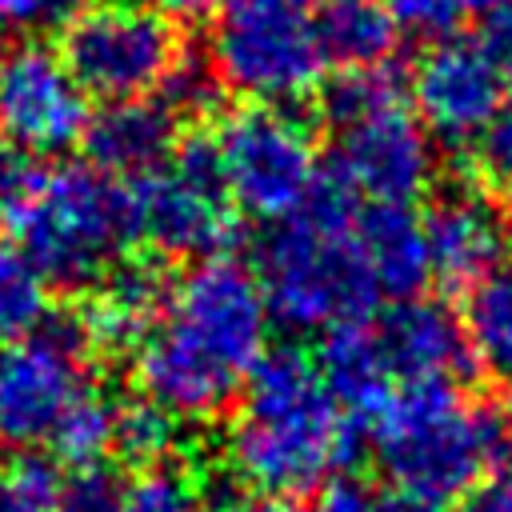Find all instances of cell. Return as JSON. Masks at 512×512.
Instances as JSON below:
<instances>
[{"mask_svg":"<svg viewBox=\"0 0 512 512\" xmlns=\"http://www.w3.org/2000/svg\"><path fill=\"white\" fill-rule=\"evenodd\" d=\"M224 452L256 496L292 500L336 480L356 452V424L308 352L272 348L240 392Z\"/></svg>","mask_w":512,"mask_h":512,"instance_id":"obj_2","label":"cell"},{"mask_svg":"<svg viewBox=\"0 0 512 512\" xmlns=\"http://www.w3.org/2000/svg\"><path fill=\"white\" fill-rule=\"evenodd\" d=\"M148 4L168 20H204L224 8V0H148Z\"/></svg>","mask_w":512,"mask_h":512,"instance_id":"obj_35","label":"cell"},{"mask_svg":"<svg viewBox=\"0 0 512 512\" xmlns=\"http://www.w3.org/2000/svg\"><path fill=\"white\" fill-rule=\"evenodd\" d=\"M384 8L392 16L396 32H404L412 40H428V44L452 40V28L464 16L460 0H388Z\"/></svg>","mask_w":512,"mask_h":512,"instance_id":"obj_28","label":"cell"},{"mask_svg":"<svg viewBox=\"0 0 512 512\" xmlns=\"http://www.w3.org/2000/svg\"><path fill=\"white\" fill-rule=\"evenodd\" d=\"M392 104H404V80L380 64V68H352L340 72L328 88H324V116L328 124L340 132L364 116H376Z\"/></svg>","mask_w":512,"mask_h":512,"instance_id":"obj_25","label":"cell"},{"mask_svg":"<svg viewBox=\"0 0 512 512\" xmlns=\"http://www.w3.org/2000/svg\"><path fill=\"white\" fill-rule=\"evenodd\" d=\"M208 68L252 104L288 108L304 100L324 76L312 0H224Z\"/></svg>","mask_w":512,"mask_h":512,"instance_id":"obj_6","label":"cell"},{"mask_svg":"<svg viewBox=\"0 0 512 512\" xmlns=\"http://www.w3.org/2000/svg\"><path fill=\"white\" fill-rule=\"evenodd\" d=\"M476 48L484 52V60L496 68L500 84L512 88V4L484 16L480 24V36H476Z\"/></svg>","mask_w":512,"mask_h":512,"instance_id":"obj_32","label":"cell"},{"mask_svg":"<svg viewBox=\"0 0 512 512\" xmlns=\"http://www.w3.org/2000/svg\"><path fill=\"white\" fill-rule=\"evenodd\" d=\"M508 232H512V216H508Z\"/></svg>","mask_w":512,"mask_h":512,"instance_id":"obj_42","label":"cell"},{"mask_svg":"<svg viewBox=\"0 0 512 512\" xmlns=\"http://www.w3.org/2000/svg\"><path fill=\"white\" fill-rule=\"evenodd\" d=\"M84 144L96 172L112 180L124 176L128 184L144 180L164 168L176 152V112L152 96L116 100L88 120Z\"/></svg>","mask_w":512,"mask_h":512,"instance_id":"obj_16","label":"cell"},{"mask_svg":"<svg viewBox=\"0 0 512 512\" xmlns=\"http://www.w3.org/2000/svg\"><path fill=\"white\" fill-rule=\"evenodd\" d=\"M216 160L232 208L280 224L320 188V152L312 128L276 104H248L216 132Z\"/></svg>","mask_w":512,"mask_h":512,"instance_id":"obj_7","label":"cell"},{"mask_svg":"<svg viewBox=\"0 0 512 512\" xmlns=\"http://www.w3.org/2000/svg\"><path fill=\"white\" fill-rule=\"evenodd\" d=\"M508 4H512V0H460L464 12H480V16H492V12L508 8Z\"/></svg>","mask_w":512,"mask_h":512,"instance_id":"obj_39","label":"cell"},{"mask_svg":"<svg viewBox=\"0 0 512 512\" xmlns=\"http://www.w3.org/2000/svg\"><path fill=\"white\" fill-rule=\"evenodd\" d=\"M168 288L172 284L152 260H120L88 292V308L80 320L84 340L104 352H136L160 320Z\"/></svg>","mask_w":512,"mask_h":512,"instance_id":"obj_17","label":"cell"},{"mask_svg":"<svg viewBox=\"0 0 512 512\" xmlns=\"http://www.w3.org/2000/svg\"><path fill=\"white\" fill-rule=\"evenodd\" d=\"M416 120L444 144H472L504 108V84L472 40L432 44L412 72Z\"/></svg>","mask_w":512,"mask_h":512,"instance_id":"obj_13","label":"cell"},{"mask_svg":"<svg viewBox=\"0 0 512 512\" xmlns=\"http://www.w3.org/2000/svg\"><path fill=\"white\" fill-rule=\"evenodd\" d=\"M60 476L48 460L20 456L0 464V512H56Z\"/></svg>","mask_w":512,"mask_h":512,"instance_id":"obj_26","label":"cell"},{"mask_svg":"<svg viewBox=\"0 0 512 512\" xmlns=\"http://www.w3.org/2000/svg\"><path fill=\"white\" fill-rule=\"evenodd\" d=\"M356 244L380 296L416 300L432 280L424 224L400 204H372L356 212Z\"/></svg>","mask_w":512,"mask_h":512,"instance_id":"obj_18","label":"cell"},{"mask_svg":"<svg viewBox=\"0 0 512 512\" xmlns=\"http://www.w3.org/2000/svg\"><path fill=\"white\" fill-rule=\"evenodd\" d=\"M216 512H296L284 500H268V496H248V500H224Z\"/></svg>","mask_w":512,"mask_h":512,"instance_id":"obj_36","label":"cell"},{"mask_svg":"<svg viewBox=\"0 0 512 512\" xmlns=\"http://www.w3.org/2000/svg\"><path fill=\"white\" fill-rule=\"evenodd\" d=\"M52 284L16 240L0 236V348L48 324Z\"/></svg>","mask_w":512,"mask_h":512,"instance_id":"obj_22","label":"cell"},{"mask_svg":"<svg viewBox=\"0 0 512 512\" xmlns=\"http://www.w3.org/2000/svg\"><path fill=\"white\" fill-rule=\"evenodd\" d=\"M256 280L272 320L292 332H332L372 312L380 292L356 244L352 192L336 176L260 240Z\"/></svg>","mask_w":512,"mask_h":512,"instance_id":"obj_3","label":"cell"},{"mask_svg":"<svg viewBox=\"0 0 512 512\" xmlns=\"http://www.w3.org/2000/svg\"><path fill=\"white\" fill-rule=\"evenodd\" d=\"M268 328L256 272L228 256L200 260L168 288L160 320L132 352L136 388L184 424L212 420L264 360Z\"/></svg>","mask_w":512,"mask_h":512,"instance_id":"obj_1","label":"cell"},{"mask_svg":"<svg viewBox=\"0 0 512 512\" xmlns=\"http://www.w3.org/2000/svg\"><path fill=\"white\" fill-rule=\"evenodd\" d=\"M500 448V428L452 380L408 384L372 420V456L380 472L420 500L464 496Z\"/></svg>","mask_w":512,"mask_h":512,"instance_id":"obj_5","label":"cell"},{"mask_svg":"<svg viewBox=\"0 0 512 512\" xmlns=\"http://www.w3.org/2000/svg\"><path fill=\"white\" fill-rule=\"evenodd\" d=\"M316 368L348 416L376 420L384 412V404L396 396V380H392V372L376 348L372 324H364V320H352V324L324 332Z\"/></svg>","mask_w":512,"mask_h":512,"instance_id":"obj_19","label":"cell"},{"mask_svg":"<svg viewBox=\"0 0 512 512\" xmlns=\"http://www.w3.org/2000/svg\"><path fill=\"white\" fill-rule=\"evenodd\" d=\"M92 392L88 340L80 324H40L0 348V440L40 448Z\"/></svg>","mask_w":512,"mask_h":512,"instance_id":"obj_10","label":"cell"},{"mask_svg":"<svg viewBox=\"0 0 512 512\" xmlns=\"http://www.w3.org/2000/svg\"><path fill=\"white\" fill-rule=\"evenodd\" d=\"M336 180L352 196H368L372 204L408 208L428 192L436 176V148L428 128L404 108L392 104L376 116H364L336 132Z\"/></svg>","mask_w":512,"mask_h":512,"instance_id":"obj_12","label":"cell"},{"mask_svg":"<svg viewBox=\"0 0 512 512\" xmlns=\"http://www.w3.org/2000/svg\"><path fill=\"white\" fill-rule=\"evenodd\" d=\"M380 512H440V504L420 500V496H404V492H396L392 500H384V504H380Z\"/></svg>","mask_w":512,"mask_h":512,"instance_id":"obj_37","label":"cell"},{"mask_svg":"<svg viewBox=\"0 0 512 512\" xmlns=\"http://www.w3.org/2000/svg\"><path fill=\"white\" fill-rule=\"evenodd\" d=\"M128 208L132 236L172 260H212L236 232L212 140H184L164 168L132 180Z\"/></svg>","mask_w":512,"mask_h":512,"instance_id":"obj_9","label":"cell"},{"mask_svg":"<svg viewBox=\"0 0 512 512\" xmlns=\"http://www.w3.org/2000/svg\"><path fill=\"white\" fill-rule=\"evenodd\" d=\"M316 40L324 64H340V72H352L388 64L400 32L388 8L376 0H328L316 12Z\"/></svg>","mask_w":512,"mask_h":512,"instance_id":"obj_20","label":"cell"},{"mask_svg":"<svg viewBox=\"0 0 512 512\" xmlns=\"http://www.w3.org/2000/svg\"><path fill=\"white\" fill-rule=\"evenodd\" d=\"M496 428H500V440H504V444H508V452H512V384H508V392H504V400H500Z\"/></svg>","mask_w":512,"mask_h":512,"instance_id":"obj_38","label":"cell"},{"mask_svg":"<svg viewBox=\"0 0 512 512\" xmlns=\"http://www.w3.org/2000/svg\"><path fill=\"white\" fill-rule=\"evenodd\" d=\"M456 512H512V468L484 472L456 504Z\"/></svg>","mask_w":512,"mask_h":512,"instance_id":"obj_33","label":"cell"},{"mask_svg":"<svg viewBox=\"0 0 512 512\" xmlns=\"http://www.w3.org/2000/svg\"><path fill=\"white\" fill-rule=\"evenodd\" d=\"M372 336H376V348H380L396 388L452 380L468 360L460 320L444 304L424 300V296L396 300L372 324Z\"/></svg>","mask_w":512,"mask_h":512,"instance_id":"obj_14","label":"cell"},{"mask_svg":"<svg viewBox=\"0 0 512 512\" xmlns=\"http://www.w3.org/2000/svg\"><path fill=\"white\" fill-rule=\"evenodd\" d=\"M12 240L60 288H92L132 240L128 184L92 164L16 168L0 192Z\"/></svg>","mask_w":512,"mask_h":512,"instance_id":"obj_4","label":"cell"},{"mask_svg":"<svg viewBox=\"0 0 512 512\" xmlns=\"http://www.w3.org/2000/svg\"><path fill=\"white\" fill-rule=\"evenodd\" d=\"M0 56H4V24H0Z\"/></svg>","mask_w":512,"mask_h":512,"instance_id":"obj_41","label":"cell"},{"mask_svg":"<svg viewBox=\"0 0 512 512\" xmlns=\"http://www.w3.org/2000/svg\"><path fill=\"white\" fill-rule=\"evenodd\" d=\"M88 92L48 44H16L0 56V132L32 156H60L88 132Z\"/></svg>","mask_w":512,"mask_h":512,"instance_id":"obj_11","label":"cell"},{"mask_svg":"<svg viewBox=\"0 0 512 512\" xmlns=\"http://www.w3.org/2000/svg\"><path fill=\"white\" fill-rule=\"evenodd\" d=\"M112 436H116V404L100 388H92L60 420V428L48 440V448L72 468H92L112 452Z\"/></svg>","mask_w":512,"mask_h":512,"instance_id":"obj_24","label":"cell"},{"mask_svg":"<svg viewBox=\"0 0 512 512\" xmlns=\"http://www.w3.org/2000/svg\"><path fill=\"white\" fill-rule=\"evenodd\" d=\"M80 8L84 0H0V24L36 32L48 24H68Z\"/></svg>","mask_w":512,"mask_h":512,"instance_id":"obj_31","label":"cell"},{"mask_svg":"<svg viewBox=\"0 0 512 512\" xmlns=\"http://www.w3.org/2000/svg\"><path fill=\"white\" fill-rule=\"evenodd\" d=\"M180 440H184V420L172 416L168 408H160L156 400L140 396V400H128V404H116L112 452L124 456L128 464H136L140 472L172 464Z\"/></svg>","mask_w":512,"mask_h":512,"instance_id":"obj_23","label":"cell"},{"mask_svg":"<svg viewBox=\"0 0 512 512\" xmlns=\"http://www.w3.org/2000/svg\"><path fill=\"white\" fill-rule=\"evenodd\" d=\"M312 512H380V504L372 500V492H368L364 484L336 476L332 484H324V488L316 492Z\"/></svg>","mask_w":512,"mask_h":512,"instance_id":"obj_34","label":"cell"},{"mask_svg":"<svg viewBox=\"0 0 512 512\" xmlns=\"http://www.w3.org/2000/svg\"><path fill=\"white\" fill-rule=\"evenodd\" d=\"M476 160L496 184H512V104H504L476 140Z\"/></svg>","mask_w":512,"mask_h":512,"instance_id":"obj_30","label":"cell"},{"mask_svg":"<svg viewBox=\"0 0 512 512\" xmlns=\"http://www.w3.org/2000/svg\"><path fill=\"white\" fill-rule=\"evenodd\" d=\"M420 224H424V240H428L432 276H440L444 284L468 288L500 268L508 228H504L500 212L480 192L452 188V192L436 196V204L428 208V216Z\"/></svg>","mask_w":512,"mask_h":512,"instance_id":"obj_15","label":"cell"},{"mask_svg":"<svg viewBox=\"0 0 512 512\" xmlns=\"http://www.w3.org/2000/svg\"><path fill=\"white\" fill-rule=\"evenodd\" d=\"M12 172H16V164L8 160V140H4V132H0V192H4V184L12 180Z\"/></svg>","mask_w":512,"mask_h":512,"instance_id":"obj_40","label":"cell"},{"mask_svg":"<svg viewBox=\"0 0 512 512\" xmlns=\"http://www.w3.org/2000/svg\"><path fill=\"white\" fill-rule=\"evenodd\" d=\"M120 500H124V484L104 464H92V468H72L60 480L56 512H120Z\"/></svg>","mask_w":512,"mask_h":512,"instance_id":"obj_29","label":"cell"},{"mask_svg":"<svg viewBox=\"0 0 512 512\" xmlns=\"http://www.w3.org/2000/svg\"><path fill=\"white\" fill-rule=\"evenodd\" d=\"M120 512H200V492L176 464L148 468L132 484H124Z\"/></svg>","mask_w":512,"mask_h":512,"instance_id":"obj_27","label":"cell"},{"mask_svg":"<svg viewBox=\"0 0 512 512\" xmlns=\"http://www.w3.org/2000/svg\"><path fill=\"white\" fill-rule=\"evenodd\" d=\"M460 336L468 360L480 372L512 384V268H496L484 280L468 284Z\"/></svg>","mask_w":512,"mask_h":512,"instance_id":"obj_21","label":"cell"},{"mask_svg":"<svg viewBox=\"0 0 512 512\" xmlns=\"http://www.w3.org/2000/svg\"><path fill=\"white\" fill-rule=\"evenodd\" d=\"M60 56L88 96L140 100L180 68V36L144 0H92L60 36Z\"/></svg>","mask_w":512,"mask_h":512,"instance_id":"obj_8","label":"cell"}]
</instances>
